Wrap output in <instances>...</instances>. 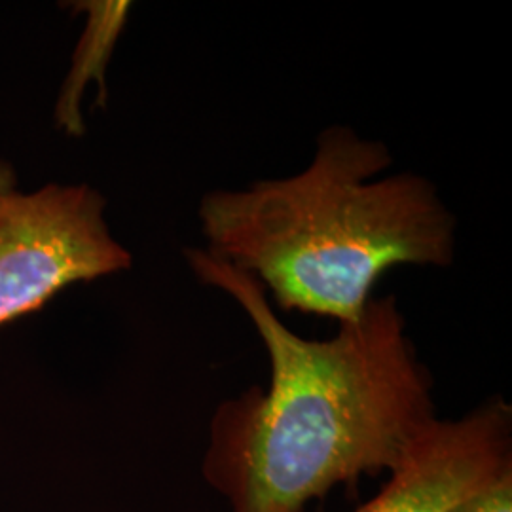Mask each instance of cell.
<instances>
[{
    "label": "cell",
    "instance_id": "cell-1",
    "mask_svg": "<svg viewBox=\"0 0 512 512\" xmlns=\"http://www.w3.org/2000/svg\"><path fill=\"white\" fill-rule=\"evenodd\" d=\"M196 277L251 319L270 359V384L213 414L203 476L232 512H306L336 486L391 473L437 418L433 378L406 334L393 294L327 340L302 338L249 274L203 249L186 251Z\"/></svg>",
    "mask_w": 512,
    "mask_h": 512
},
{
    "label": "cell",
    "instance_id": "cell-2",
    "mask_svg": "<svg viewBox=\"0 0 512 512\" xmlns=\"http://www.w3.org/2000/svg\"><path fill=\"white\" fill-rule=\"evenodd\" d=\"M391 165L382 141L323 129L300 173L203 196V251L251 275L281 310L355 323L389 270L446 268L456 255L458 222L435 184L384 175Z\"/></svg>",
    "mask_w": 512,
    "mask_h": 512
},
{
    "label": "cell",
    "instance_id": "cell-3",
    "mask_svg": "<svg viewBox=\"0 0 512 512\" xmlns=\"http://www.w3.org/2000/svg\"><path fill=\"white\" fill-rule=\"evenodd\" d=\"M105 200L88 186L16 190L0 198V325L40 310L76 281L126 270L110 236Z\"/></svg>",
    "mask_w": 512,
    "mask_h": 512
},
{
    "label": "cell",
    "instance_id": "cell-4",
    "mask_svg": "<svg viewBox=\"0 0 512 512\" xmlns=\"http://www.w3.org/2000/svg\"><path fill=\"white\" fill-rule=\"evenodd\" d=\"M512 475V408L492 397L458 420L433 418L380 494L353 512H452Z\"/></svg>",
    "mask_w": 512,
    "mask_h": 512
},
{
    "label": "cell",
    "instance_id": "cell-5",
    "mask_svg": "<svg viewBox=\"0 0 512 512\" xmlns=\"http://www.w3.org/2000/svg\"><path fill=\"white\" fill-rule=\"evenodd\" d=\"M82 10L90 21L74 55V69L67 88L59 101V122L71 133H82L78 101L86 84L95 78L103 88V73L109 61L112 46L120 35L129 12L128 2H84Z\"/></svg>",
    "mask_w": 512,
    "mask_h": 512
},
{
    "label": "cell",
    "instance_id": "cell-6",
    "mask_svg": "<svg viewBox=\"0 0 512 512\" xmlns=\"http://www.w3.org/2000/svg\"><path fill=\"white\" fill-rule=\"evenodd\" d=\"M452 512H512V475L469 497Z\"/></svg>",
    "mask_w": 512,
    "mask_h": 512
},
{
    "label": "cell",
    "instance_id": "cell-7",
    "mask_svg": "<svg viewBox=\"0 0 512 512\" xmlns=\"http://www.w3.org/2000/svg\"><path fill=\"white\" fill-rule=\"evenodd\" d=\"M14 184H16V177L10 169V165L0 162V198L8 192L14 190Z\"/></svg>",
    "mask_w": 512,
    "mask_h": 512
}]
</instances>
